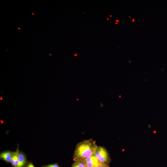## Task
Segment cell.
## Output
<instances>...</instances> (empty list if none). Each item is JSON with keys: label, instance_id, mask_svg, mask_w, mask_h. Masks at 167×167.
<instances>
[{"label": "cell", "instance_id": "obj_13", "mask_svg": "<svg viewBox=\"0 0 167 167\" xmlns=\"http://www.w3.org/2000/svg\"><path fill=\"white\" fill-rule=\"evenodd\" d=\"M77 54H75V56H76L77 55Z\"/></svg>", "mask_w": 167, "mask_h": 167}, {"label": "cell", "instance_id": "obj_16", "mask_svg": "<svg viewBox=\"0 0 167 167\" xmlns=\"http://www.w3.org/2000/svg\"><path fill=\"white\" fill-rule=\"evenodd\" d=\"M107 20H109V18H107Z\"/></svg>", "mask_w": 167, "mask_h": 167}, {"label": "cell", "instance_id": "obj_17", "mask_svg": "<svg viewBox=\"0 0 167 167\" xmlns=\"http://www.w3.org/2000/svg\"><path fill=\"white\" fill-rule=\"evenodd\" d=\"M110 17H111V16H111V15H110Z\"/></svg>", "mask_w": 167, "mask_h": 167}, {"label": "cell", "instance_id": "obj_6", "mask_svg": "<svg viewBox=\"0 0 167 167\" xmlns=\"http://www.w3.org/2000/svg\"><path fill=\"white\" fill-rule=\"evenodd\" d=\"M19 152V145L18 144L17 148L16 151L14 152L11 159V163L12 167H17V166Z\"/></svg>", "mask_w": 167, "mask_h": 167}, {"label": "cell", "instance_id": "obj_2", "mask_svg": "<svg viewBox=\"0 0 167 167\" xmlns=\"http://www.w3.org/2000/svg\"><path fill=\"white\" fill-rule=\"evenodd\" d=\"M95 155L101 164L109 165L111 159L109 153L105 148L98 146L95 152Z\"/></svg>", "mask_w": 167, "mask_h": 167}, {"label": "cell", "instance_id": "obj_1", "mask_svg": "<svg viewBox=\"0 0 167 167\" xmlns=\"http://www.w3.org/2000/svg\"><path fill=\"white\" fill-rule=\"evenodd\" d=\"M96 141L92 139L84 140L78 143L73 156V160H83L95 155L97 147Z\"/></svg>", "mask_w": 167, "mask_h": 167}, {"label": "cell", "instance_id": "obj_9", "mask_svg": "<svg viewBox=\"0 0 167 167\" xmlns=\"http://www.w3.org/2000/svg\"><path fill=\"white\" fill-rule=\"evenodd\" d=\"M24 167H35L31 161H28Z\"/></svg>", "mask_w": 167, "mask_h": 167}, {"label": "cell", "instance_id": "obj_12", "mask_svg": "<svg viewBox=\"0 0 167 167\" xmlns=\"http://www.w3.org/2000/svg\"><path fill=\"white\" fill-rule=\"evenodd\" d=\"M116 21L117 22H119V20H116Z\"/></svg>", "mask_w": 167, "mask_h": 167}, {"label": "cell", "instance_id": "obj_11", "mask_svg": "<svg viewBox=\"0 0 167 167\" xmlns=\"http://www.w3.org/2000/svg\"><path fill=\"white\" fill-rule=\"evenodd\" d=\"M134 21H135L134 19H133V20H132V21H133V22H134Z\"/></svg>", "mask_w": 167, "mask_h": 167}, {"label": "cell", "instance_id": "obj_8", "mask_svg": "<svg viewBox=\"0 0 167 167\" xmlns=\"http://www.w3.org/2000/svg\"><path fill=\"white\" fill-rule=\"evenodd\" d=\"M41 167H60L57 163L42 165Z\"/></svg>", "mask_w": 167, "mask_h": 167}, {"label": "cell", "instance_id": "obj_7", "mask_svg": "<svg viewBox=\"0 0 167 167\" xmlns=\"http://www.w3.org/2000/svg\"><path fill=\"white\" fill-rule=\"evenodd\" d=\"M71 167H86L84 162L83 160L75 161Z\"/></svg>", "mask_w": 167, "mask_h": 167}, {"label": "cell", "instance_id": "obj_3", "mask_svg": "<svg viewBox=\"0 0 167 167\" xmlns=\"http://www.w3.org/2000/svg\"><path fill=\"white\" fill-rule=\"evenodd\" d=\"M83 161L84 162L86 167H96L101 165L96 157L95 154Z\"/></svg>", "mask_w": 167, "mask_h": 167}, {"label": "cell", "instance_id": "obj_4", "mask_svg": "<svg viewBox=\"0 0 167 167\" xmlns=\"http://www.w3.org/2000/svg\"><path fill=\"white\" fill-rule=\"evenodd\" d=\"M14 152L6 150L2 152L0 154V159L7 163H11L12 156Z\"/></svg>", "mask_w": 167, "mask_h": 167}, {"label": "cell", "instance_id": "obj_14", "mask_svg": "<svg viewBox=\"0 0 167 167\" xmlns=\"http://www.w3.org/2000/svg\"><path fill=\"white\" fill-rule=\"evenodd\" d=\"M0 99H1V100H2V97H1V98H0Z\"/></svg>", "mask_w": 167, "mask_h": 167}, {"label": "cell", "instance_id": "obj_5", "mask_svg": "<svg viewBox=\"0 0 167 167\" xmlns=\"http://www.w3.org/2000/svg\"><path fill=\"white\" fill-rule=\"evenodd\" d=\"M28 161L26 154L23 152L19 151L17 167H24Z\"/></svg>", "mask_w": 167, "mask_h": 167}, {"label": "cell", "instance_id": "obj_10", "mask_svg": "<svg viewBox=\"0 0 167 167\" xmlns=\"http://www.w3.org/2000/svg\"><path fill=\"white\" fill-rule=\"evenodd\" d=\"M96 167H110L109 165H100Z\"/></svg>", "mask_w": 167, "mask_h": 167}, {"label": "cell", "instance_id": "obj_15", "mask_svg": "<svg viewBox=\"0 0 167 167\" xmlns=\"http://www.w3.org/2000/svg\"><path fill=\"white\" fill-rule=\"evenodd\" d=\"M115 24H118V23H116Z\"/></svg>", "mask_w": 167, "mask_h": 167}]
</instances>
